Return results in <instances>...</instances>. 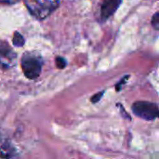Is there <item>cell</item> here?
I'll use <instances>...</instances> for the list:
<instances>
[{
  "label": "cell",
  "mask_w": 159,
  "mask_h": 159,
  "mask_svg": "<svg viewBox=\"0 0 159 159\" xmlns=\"http://www.w3.org/2000/svg\"><path fill=\"white\" fill-rule=\"evenodd\" d=\"M44 61L42 57L34 51L25 52L20 60V67L23 75L30 80H34L39 77Z\"/></svg>",
  "instance_id": "obj_1"
},
{
  "label": "cell",
  "mask_w": 159,
  "mask_h": 159,
  "mask_svg": "<svg viewBox=\"0 0 159 159\" xmlns=\"http://www.w3.org/2000/svg\"><path fill=\"white\" fill-rule=\"evenodd\" d=\"M24 4L34 17L44 20L59 7L60 0H24Z\"/></svg>",
  "instance_id": "obj_2"
},
{
  "label": "cell",
  "mask_w": 159,
  "mask_h": 159,
  "mask_svg": "<svg viewBox=\"0 0 159 159\" xmlns=\"http://www.w3.org/2000/svg\"><path fill=\"white\" fill-rule=\"evenodd\" d=\"M131 109L134 115L147 121H152L159 117L158 105L154 102L145 101L136 102L133 103Z\"/></svg>",
  "instance_id": "obj_3"
},
{
  "label": "cell",
  "mask_w": 159,
  "mask_h": 159,
  "mask_svg": "<svg viewBox=\"0 0 159 159\" xmlns=\"http://www.w3.org/2000/svg\"><path fill=\"white\" fill-rule=\"evenodd\" d=\"M17 54L9 46V44L4 40H0V68L8 70L16 65Z\"/></svg>",
  "instance_id": "obj_4"
},
{
  "label": "cell",
  "mask_w": 159,
  "mask_h": 159,
  "mask_svg": "<svg viewBox=\"0 0 159 159\" xmlns=\"http://www.w3.org/2000/svg\"><path fill=\"white\" fill-rule=\"evenodd\" d=\"M18 156V151L11 140L0 131V158L14 159Z\"/></svg>",
  "instance_id": "obj_5"
},
{
  "label": "cell",
  "mask_w": 159,
  "mask_h": 159,
  "mask_svg": "<svg viewBox=\"0 0 159 159\" xmlns=\"http://www.w3.org/2000/svg\"><path fill=\"white\" fill-rule=\"evenodd\" d=\"M122 0H102L100 8V17L102 21L107 20L118 9Z\"/></svg>",
  "instance_id": "obj_6"
},
{
  "label": "cell",
  "mask_w": 159,
  "mask_h": 159,
  "mask_svg": "<svg viewBox=\"0 0 159 159\" xmlns=\"http://www.w3.org/2000/svg\"><path fill=\"white\" fill-rule=\"evenodd\" d=\"M12 42H13V45L15 47L20 48V47H22L24 45L25 39H24L23 35L20 34L19 32H15L14 34H13V40H12Z\"/></svg>",
  "instance_id": "obj_7"
},
{
  "label": "cell",
  "mask_w": 159,
  "mask_h": 159,
  "mask_svg": "<svg viewBox=\"0 0 159 159\" xmlns=\"http://www.w3.org/2000/svg\"><path fill=\"white\" fill-rule=\"evenodd\" d=\"M55 62H56V66L59 68V69H63L66 67L67 65V61L64 58L62 57H57L56 60H55Z\"/></svg>",
  "instance_id": "obj_8"
},
{
  "label": "cell",
  "mask_w": 159,
  "mask_h": 159,
  "mask_svg": "<svg viewBox=\"0 0 159 159\" xmlns=\"http://www.w3.org/2000/svg\"><path fill=\"white\" fill-rule=\"evenodd\" d=\"M151 24L156 30H159V11L156 12L153 15V17L151 19Z\"/></svg>",
  "instance_id": "obj_9"
},
{
  "label": "cell",
  "mask_w": 159,
  "mask_h": 159,
  "mask_svg": "<svg viewBox=\"0 0 159 159\" xmlns=\"http://www.w3.org/2000/svg\"><path fill=\"white\" fill-rule=\"evenodd\" d=\"M103 94H104V91H101V92H98V93L94 94V95L91 97V99H90L91 102H93V103H96V102H99V101H100V100L102 98Z\"/></svg>",
  "instance_id": "obj_10"
},
{
  "label": "cell",
  "mask_w": 159,
  "mask_h": 159,
  "mask_svg": "<svg viewBox=\"0 0 159 159\" xmlns=\"http://www.w3.org/2000/svg\"><path fill=\"white\" fill-rule=\"evenodd\" d=\"M20 0H0V4H5V5H13L18 3Z\"/></svg>",
  "instance_id": "obj_11"
},
{
  "label": "cell",
  "mask_w": 159,
  "mask_h": 159,
  "mask_svg": "<svg viewBox=\"0 0 159 159\" xmlns=\"http://www.w3.org/2000/svg\"><path fill=\"white\" fill-rule=\"evenodd\" d=\"M128 78H129V75L125 76L123 79H121V80H120V82H119V83H117V84H116V90H117V91L120 89V87H121L123 84H125V83H126V81L128 80Z\"/></svg>",
  "instance_id": "obj_12"
}]
</instances>
